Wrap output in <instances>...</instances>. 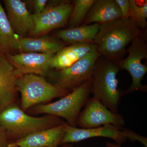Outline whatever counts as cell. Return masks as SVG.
Masks as SVG:
<instances>
[{
    "label": "cell",
    "instance_id": "cell-1",
    "mask_svg": "<svg viewBox=\"0 0 147 147\" xmlns=\"http://www.w3.org/2000/svg\"><path fill=\"white\" fill-rule=\"evenodd\" d=\"M142 31L129 18H119L100 24L93 42L101 56L116 62L122 59L133 40L142 35Z\"/></svg>",
    "mask_w": 147,
    "mask_h": 147
},
{
    "label": "cell",
    "instance_id": "cell-2",
    "mask_svg": "<svg viewBox=\"0 0 147 147\" xmlns=\"http://www.w3.org/2000/svg\"><path fill=\"white\" fill-rule=\"evenodd\" d=\"M119 67L115 62L100 56L97 59L91 79V93L114 113H119V106L123 93L118 88L117 75Z\"/></svg>",
    "mask_w": 147,
    "mask_h": 147
},
{
    "label": "cell",
    "instance_id": "cell-3",
    "mask_svg": "<svg viewBox=\"0 0 147 147\" xmlns=\"http://www.w3.org/2000/svg\"><path fill=\"white\" fill-rule=\"evenodd\" d=\"M64 123L60 118L55 116L30 115L15 105H9L0 112V127L5 131L8 137L13 138L14 141L36 131Z\"/></svg>",
    "mask_w": 147,
    "mask_h": 147
},
{
    "label": "cell",
    "instance_id": "cell-4",
    "mask_svg": "<svg viewBox=\"0 0 147 147\" xmlns=\"http://www.w3.org/2000/svg\"><path fill=\"white\" fill-rule=\"evenodd\" d=\"M91 79L74 89L59 100L47 104L37 105L29 109L35 115L46 114L62 118L70 126L77 127L76 121L82 108L91 93Z\"/></svg>",
    "mask_w": 147,
    "mask_h": 147
},
{
    "label": "cell",
    "instance_id": "cell-5",
    "mask_svg": "<svg viewBox=\"0 0 147 147\" xmlns=\"http://www.w3.org/2000/svg\"><path fill=\"white\" fill-rule=\"evenodd\" d=\"M17 89L21 94V109L24 112L54 98L63 97L71 92L34 74L18 77Z\"/></svg>",
    "mask_w": 147,
    "mask_h": 147
},
{
    "label": "cell",
    "instance_id": "cell-6",
    "mask_svg": "<svg viewBox=\"0 0 147 147\" xmlns=\"http://www.w3.org/2000/svg\"><path fill=\"white\" fill-rule=\"evenodd\" d=\"M100 56L95 47L69 67L53 72L55 84L69 91L70 90L72 91L90 80L96 62Z\"/></svg>",
    "mask_w": 147,
    "mask_h": 147
},
{
    "label": "cell",
    "instance_id": "cell-7",
    "mask_svg": "<svg viewBox=\"0 0 147 147\" xmlns=\"http://www.w3.org/2000/svg\"><path fill=\"white\" fill-rule=\"evenodd\" d=\"M127 53L128 55L125 59L116 62L120 69L128 71L132 79V84L123 91V94L135 91L146 92L147 86L142 85V82L147 72V66L142 63V60L147 58V45L142 35L133 40Z\"/></svg>",
    "mask_w": 147,
    "mask_h": 147
},
{
    "label": "cell",
    "instance_id": "cell-8",
    "mask_svg": "<svg viewBox=\"0 0 147 147\" xmlns=\"http://www.w3.org/2000/svg\"><path fill=\"white\" fill-rule=\"evenodd\" d=\"M134 131L130 129L113 125H107L91 129L79 128L67 125L66 130L61 142L65 144L78 143L83 140L102 137L110 138L121 146L128 139L132 141Z\"/></svg>",
    "mask_w": 147,
    "mask_h": 147
},
{
    "label": "cell",
    "instance_id": "cell-9",
    "mask_svg": "<svg viewBox=\"0 0 147 147\" xmlns=\"http://www.w3.org/2000/svg\"><path fill=\"white\" fill-rule=\"evenodd\" d=\"M125 124L123 116L111 112L94 96L88 100L76 121L77 126L82 129L96 128L107 125L123 127Z\"/></svg>",
    "mask_w": 147,
    "mask_h": 147
},
{
    "label": "cell",
    "instance_id": "cell-10",
    "mask_svg": "<svg viewBox=\"0 0 147 147\" xmlns=\"http://www.w3.org/2000/svg\"><path fill=\"white\" fill-rule=\"evenodd\" d=\"M45 8L40 14H32L34 28L32 34L39 36L64 26L71 14L73 5L67 1H59Z\"/></svg>",
    "mask_w": 147,
    "mask_h": 147
},
{
    "label": "cell",
    "instance_id": "cell-11",
    "mask_svg": "<svg viewBox=\"0 0 147 147\" xmlns=\"http://www.w3.org/2000/svg\"><path fill=\"white\" fill-rule=\"evenodd\" d=\"M54 55L37 53L7 54L8 60L12 65L18 77L28 74L43 75L50 69Z\"/></svg>",
    "mask_w": 147,
    "mask_h": 147
},
{
    "label": "cell",
    "instance_id": "cell-12",
    "mask_svg": "<svg viewBox=\"0 0 147 147\" xmlns=\"http://www.w3.org/2000/svg\"><path fill=\"white\" fill-rule=\"evenodd\" d=\"M67 124L32 133L12 142L19 147H58L65 134Z\"/></svg>",
    "mask_w": 147,
    "mask_h": 147
},
{
    "label": "cell",
    "instance_id": "cell-13",
    "mask_svg": "<svg viewBox=\"0 0 147 147\" xmlns=\"http://www.w3.org/2000/svg\"><path fill=\"white\" fill-rule=\"evenodd\" d=\"M7 16L16 34L24 36L31 33L34 28L32 14L27 9L26 3L20 0H5Z\"/></svg>",
    "mask_w": 147,
    "mask_h": 147
},
{
    "label": "cell",
    "instance_id": "cell-14",
    "mask_svg": "<svg viewBox=\"0 0 147 147\" xmlns=\"http://www.w3.org/2000/svg\"><path fill=\"white\" fill-rule=\"evenodd\" d=\"M18 78L13 66L0 53V112L15 99Z\"/></svg>",
    "mask_w": 147,
    "mask_h": 147
},
{
    "label": "cell",
    "instance_id": "cell-15",
    "mask_svg": "<svg viewBox=\"0 0 147 147\" xmlns=\"http://www.w3.org/2000/svg\"><path fill=\"white\" fill-rule=\"evenodd\" d=\"M95 47L93 42L76 43L63 47L53 56L50 68L59 70L69 67Z\"/></svg>",
    "mask_w": 147,
    "mask_h": 147
},
{
    "label": "cell",
    "instance_id": "cell-16",
    "mask_svg": "<svg viewBox=\"0 0 147 147\" xmlns=\"http://www.w3.org/2000/svg\"><path fill=\"white\" fill-rule=\"evenodd\" d=\"M122 18L115 0H96L85 18L84 25L102 24Z\"/></svg>",
    "mask_w": 147,
    "mask_h": 147
},
{
    "label": "cell",
    "instance_id": "cell-17",
    "mask_svg": "<svg viewBox=\"0 0 147 147\" xmlns=\"http://www.w3.org/2000/svg\"><path fill=\"white\" fill-rule=\"evenodd\" d=\"M63 47V45L61 42L50 38L21 37L18 39L16 49L21 53L55 55Z\"/></svg>",
    "mask_w": 147,
    "mask_h": 147
},
{
    "label": "cell",
    "instance_id": "cell-18",
    "mask_svg": "<svg viewBox=\"0 0 147 147\" xmlns=\"http://www.w3.org/2000/svg\"><path fill=\"white\" fill-rule=\"evenodd\" d=\"M100 25L98 24H84L81 26L61 30L58 33L57 36L65 42L72 44L93 42Z\"/></svg>",
    "mask_w": 147,
    "mask_h": 147
},
{
    "label": "cell",
    "instance_id": "cell-19",
    "mask_svg": "<svg viewBox=\"0 0 147 147\" xmlns=\"http://www.w3.org/2000/svg\"><path fill=\"white\" fill-rule=\"evenodd\" d=\"M19 38L0 2V48L4 50L16 49Z\"/></svg>",
    "mask_w": 147,
    "mask_h": 147
},
{
    "label": "cell",
    "instance_id": "cell-20",
    "mask_svg": "<svg viewBox=\"0 0 147 147\" xmlns=\"http://www.w3.org/2000/svg\"><path fill=\"white\" fill-rule=\"evenodd\" d=\"M96 0H75L69 16L71 28L79 26L85 20Z\"/></svg>",
    "mask_w": 147,
    "mask_h": 147
},
{
    "label": "cell",
    "instance_id": "cell-21",
    "mask_svg": "<svg viewBox=\"0 0 147 147\" xmlns=\"http://www.w3.org/2000/svg\"><path fill=\"white\" fill-rule=\"evenodd\" d=\"M129 18L134 21L140 29H145L147 26V1L139 4L135 0H129Z\"/></svg>",
    "mask_w": 147,
    "mask_h": 147
},
{
    "label": "cell",
    "instance_id": "cell-22",
    "mask_svg": "<svg viewBox=\"0 0 147 147\" xmlns=\"http://www.w3.org/2000/svg\"><path fill=\"white\" fill-rule=\"evenodd\" d=\"M115 1L120 9L122 18L128 19L129 11V0H115Z\"/></svg>",
    "mask_w": 147,
    "mask_h": 147
},
{
    "label": "cell",
    "instance_id": "cell-23",
    "mask_svg": "<svg viewBox=\"0 0 147 147\" xmlns=\"http://www.w3.org/2000/svg\"><path fill=\"white\" fill-rule=\"evenodd\" d=\"M34 8L35 13L34 14H38L42 13L46 8L47 0H34L31 1Z\"/></svg>",
    "mask_w": 147,
    "mask_h": 147
},
{
    "label": "cell",
    "instance_id": "cell-24",
    "mask_svg": "<svg viewBox=\"0 0 147 147\" xmlns=\"http://www.w3.org/2000/svg\"><path fill=\"white\" fill-rule=\"evenodd\" d=\"M8 137L5 131L0 127V147H6L8 144Z\"/></svg>",
    "mask_w": 147,
    "mask_h": 147
},
{
    "label": "cell",
    "instance_id": "cell-25",
    "mask_svg": "<svg viewBox=\"0 0 147 147\" xmlns=\"http://www.w3.org/2000/svg\"><path fill=\"white\" fill-rule=\"evenodd\" d=\"M106 146L107 147H121V146L117 144L116 143H112L109 142L106 143Z\"/></svg>",
    "mask_w": 147,
    "mask_h": 147
},
{
    "label": "cell",
    "instance_id": "cell-26",
    "mask_svg": "<svg viewBox=\"0 0 147 147\" xmlns=\"http://www.w3.org/2000/svg\"><path fill=\"white\" fill-rule=\"evenodd\" d=\"M61 147H73L72 144H65L61 145Z\"/></svg>",
    "mask_w": 147,
    "mask_h": 147
},
{
    "label": "cell",
    "instance_id": "cell-27",
    "mask_svg": "<svg viewBox=\"0 0 147 147\" xmlns=\"http://www.w3.org/2000/svg\"><path fill=\"white\" fill-rule=\"evenodd\" d=\"M6 147H19L16 145L13 144L12 143H9Z\"/></svg>",
    "mask_w": 147,
    "mask_h": 147
},
{
    "label": "cell",
    "instance_id": "cell-28",
    "mask_svg": "<svg viewBox=\"0 0 147 147\" xmlns=\"http://www.w3.org/2000/svg\"><path fill=\"white\" fill-rule=\"evenodd\" d=\"M76 147H80V146H76Z\"/></svg>",
    "mask_w": 147,
    "mask_h": 147
}]
</instances>
